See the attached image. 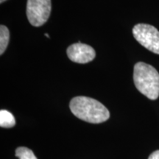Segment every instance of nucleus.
<instances>
[{
	"label": "nucleus",
	"mask_w": 159,
	"mask_h": 159,
	"mask_svg": "<svg viewBox=\"0 0 159 159\" xmlns=\"http://www.w3.org/2000/svg\"><path fill=\"white\" fill-rule=\"evenodd\" d=\"M69 108L75 116L89 123L99 124L110 118L108 108L100 102L90 97H74L71 100Z\"/></svg>",
	"instance_id": "nucleus-1"
},
{
	"label": "nucleus",
	"mask_w": 159,
	"mask_h": 159,
	"mask_svg": "<svg viewBox=\"0 0 159 159\" xmlns=\"http://www.w3.org/2000/svg\"><path fill=\"white\" fill-rule=\"evenodd\" d=\"M134 81L136 89L148 99L159 97V73L152 66L138 62L134 66Z\"/></svg>",
	"instance_id": "nucleus-2"
},
{
	"label": "nucleus",
	"mask_w": 159,
	"mask_h": 159,
	"mask_svg": "<svg viewBox=\"0 0 159 159\" xmlns=\"http://www.w3.org/2000/svg\"><path fill=\"white\" fill-rule=\"evenodd\" d=\"M133 35L141 45L159 55V31L156 27L148 24H138L133 28Z\"/></svg>",
	"instance_id": "nucleus-3"
},
{
	"label": "nucleus",
	"mask_w": 159,
	"mask_h": 159,
	"mask_svg": "<svg viewBox=\"0 0 159 159\" xmlns=\"http://www.w3.org/2000/svg\"><path fill=\"white\" fill-rule=\"evenodd\" d=\"M51 9V0H27L26 13L30 23L34 27L44 25L50 16Z\"/></svg>",
	"instance_id": "nucleus-4"
},
{
	"label": "nucleus",
	"mask_w": 159,
	"mask_h": 159,
	"mask_svg": "<svg viewBox=\"0 0 159 159\" xmlns=\"http://www.w3.org/2000/svg\"><path fill=\"white\" fill-rule=\"evenodd\" d=\"M66 53L71 61L77 63H88L92 61L96 56V52L93 47L81 42L69 46Z\"/></svg>",
	"instance_id": "nucleus-5"
},
{
	"label": "nucleus",
	"mask_w": 159,
	"mask_h": 159,
	"mask_svg": "<svg viewBox=\"0 0 159 159\" xmlns=\"http://www.w3.org/2000/svg\"><path fill=\"white\" fill-rule=\"evenodd\" d=\"M16 120L13 115L8 111H0V126L2 128H11L14 127Z\"/></svg>",
	"instance_id": "nucleus-6"
},
{
	"label": "nucleus",
	"mask_w": 159,
	"mask_h": 159,
	"mask_svg": "<svg viewBox=\"0 0 159 159\" xmlns=\"http://www.w3.org/2000/svg\"><path fill=\"white\" fill-rule=\"evenodd\" d=\"M10 33L7 27L0 26V55H2L7 49L9 43Z\"/></svg>",
	"instance_id": "nucleus-7"
},
{
	"label": "nucleus",
	"mask_w": 159,
	"mask_h": 159,
	"mask_svg": "<svg viewBox=\"0 0 159 159\" xmlns=\"http://www.w3.org/2000/svg\"><path fill=\"white\" fill-rule=\"evenodd\" d=\"M16 156L19 159H37L33 151L25 147H20L16 149Z\"/></svg>",
	"instance_id": "nucleus-8"
},
{
	"label": "nucleus",
	"mask_w": 159,
	"mask_h": 159,
	"mask_svg": "<svg viewBox=\"0 0 159 159\" xmlns=\"http://www.w3.org/2000/svg\"><path fill=\"white\" fill-rule=\"evenodd\" d=\"M148 159H159V150H156L149 156Z\"/></svg>",
	"instance_id": "nucleus-9"
},
{
	"label": "nucleus",
	"mask_w": 159,
	"mask_h": 159,
	"mask_svg": "<svg viewBox=\"0 0 159 159\" xmlns=\"http://www.w3.org/2000/svg\"><path fill=\"white\" fill-rule=\"evenodd\" d=\"M5 1H7V0H0V3H3L4 2H5Z\"/></svg>",
	"instance_id": "nucleus-10"
},
{
	"label": "nucleus",
	"mask_w": 159,
	"mask_h": 159,
	"mask_svg": "<svg viewBox=\"0 0 159 159\" xmlns=\"http://www.w3.org/2000/svg\"><path fill=\"white\" fill-rule=\"evenodd\" d=\"M45 35H46V36H47V38H50V36H49V35L48 34H47V33H45Z\"/></svg>",
	"instance_id": "nucleus-11"
}]
</instances>
